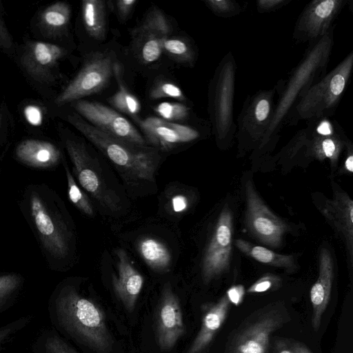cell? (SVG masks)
I'll return each mask as SVG.
<instances>
[{
  "label": "cell",
  "instance_id": "cell-42",
  "mask_svg": "<svg viewBox=\"0 0 353 353\" xmlns=\"http://www.w3.org/2000/svg\"><path fill=\"white\" fill-rule=\"evenodd\" d=\"M171 204L174 212L179 213L187 209L188 201L184 195L177 194L172 197Z\"/></svg>",
  "mask_w": 353,
  "mask_h": 353
},
{
  "label": "cell",
  "instance_id": "cell-43",
  "mask_svg": "<svg viewBox=\"0 0 353 353\" xmlns=\"http://www.w3.org/2000/svg\"><path fill=\"white\" fill-rule=\"evenodd\" d=\"M274 353H295L288 343L283 341H276L274 344Z\"/></svg>",
  "mask_w": 353,
  "mask_h": 353
},
{
  "label": "cell",
  "instance_id": "cell-16",
  "mask_svg": "<svg viewBox=\"0 0 353 353\" xmlns=\"http://www.w3.org/2000/svg\"><path fill=\"white\" fill-rule=\"evenodd\" d=\"M170 32V23L161 10L154 8L147 14L132 32L137 52L143 63H150L159 59L163 43Z\"/></svg>",
  "mask_w": 353,
  "mask_h": 353
},
{
  "label": "cell",
  "instance_id": "cell-5",
  "mask_svg": "<svg viewBox=\"0 0 353 353\" xmlns=\"http://www.w3.org/2000/svg\"><path fill=\"white\" fill-rule=\"evenodd\" d=\"M353 69V50L298 100L288 114L284 126L296 125L303 120L332 117L347 89Z\"/></svg>",
  "mask_w": 353,
  "mask_h": 353
},
{
  "label": "cell",
  "instance_id": "cell-34",
  "mask_svg": "<svg viewBox=\"0 0 353 353\" xmlns=\"http://www.w3.org/2000/svg\"><path fill=\"white\" fill-rule=\"evenodd\" d=\"M154 110L161 119L170 122L184 121L190 114V107L177 102H162Z\"/></svg>",
  "mask_w": 353,
  "mask_h": 353
},
{
  "label": "cell",
  "instance_id": "cell-10",
  "mask_svg": "<svg viewBox=\"0 0 353 353\" xmlns=\"http://www.w3.org/2000/svg\"><path fill=\"white\" fill-rule=\"evenodd\" d=\"M352 10V0H313L299 15L292 39L296 43H310L325 35L335 25L344 8Z\"/></svg>",
  "mask_w": 353,
  "mask_h": 353
},
{
  "label": "cell",
  "instance_id": "cell-19",
  "mask_svg": "<svg viewBox=\"0 0 353 353\" xmlns=\"http://www.w3.org/2000/svg\"><path fill=\"white\" fill-rule=\"evenodd\" d=\"M115 253L118 259V274H112L113 289L125 310L131 312L142 290L144 279L132 265L124 250L118 249Z\"/></svg>",
  "mask_w": 353,
  "mask_h": 353
},
{
  "label": "cell",
  "instance_id": "cell-30",
  "mask_svg": "<svg viewBox=\"0 0 353 353\" xmlns=\"http://www.w3.org/2000/svg\"><path fill=\"white\" fill-rule=\"evenodd\" d=\"M24 283L20 274H0V314L8 310L16 302Z\"/></svg>",
  "mask_w": 353,
  "mask_h": 353
},
{
  "label": "cell",
  "instance_id": "cell-31",
  "mask_svg": "<svg viewBox=\"0 0 353 353\" xmlns=\"http://www.w3.org/2000/svg\"><path fill=\"white\" fill-rule=\"evenodd\" d=\"M163 52L183 63L192 64L196 59L195 49L185 38L168 37L163 43Z\"/></svg>",
  "mask_w": 353,
  "mask_h": 353
},
{
  "label": "cell",
  "instance_id": "cell-28",
  "mask_svg": "<svg viewBox=\"0 0 353 353\" xmlns=\"http://www.w3.org/2000/svg\"><path fill=\"white\" fill-rule=\"evenodd\" d=\"M32 353H78L52 328L40 330L34 339Z\"/></svg>",
  "mask_w": 353,
  "mask_h": 353
},
{
  "label": "cell",
  "instance_id": "cell-3",
  "mask_svg": "<svg viewBox=\"0 0 353 353\" xmlns=\"http://www.w3.org/2000/svg\"><path fill=\"white\" fill-rule=\"evenodd\" d=\"M22 207L46 260L57 269L69 256L72 239L57 195L46 184L30 185Z\"/></svg>",
  "mask_w": 353,
  "mask_h": 353
},
{
  "label": "cell",
  "instance_id": "cell-2",
  "mask_svg": "<svg viewBox=\"0 0 353 353\" xmlns=\"http://www.w3.org/2000/svg\"><path fill=\"white\" fill-rule=\"evenodd\" d=\"M335 26L336 24L325 35L309 43L298 64L274 86L277 99L259 150L277 142L285 120L293 106L311 86L326 74L334 46Z\"/></svg>",
  "mask_w": 353,
  "mask_h": 353
},
{
  "label": "cell",
  "instance_id": "cell-33",
  "mask_svg": "<svg viewBox=\"0 0 353 353\" xmlns=\"http://www.w3.org/2000/svg\"><path fill=\"white\" fill-rule=\"evenodd\" d=\"M204 3L213 14L222 18L236 17L243 12L248 6L246 1L234 0H207Z\"/></svg>",
  "mask_w": 353,
  "mask_h": 353
},
{
  "label": "cell",
  "instance_id": "cell-18",
  "mask_svg": "<svg viewBox=\"0 0 353 353\" xmlns=\"http://www.w3.org/2000/svg\"><path fill=\"white\" fill-rule=\"evenodd\" d=\"M65 50L54 43L34 41L29 42L23 53L21 63L28 74L36 81L50 82L53 70Z\"/></svg>",
  "mask_w": 353,
  "mask_h": 353
},
{
  "label": "cell",
  "instance_id": "cell-11",
  "mask_svg": "<svg viewBox=\"0 0 353 353\" xmlns=\"http://www.w3.org/2000/svg\"><path fill=\"white\" fill-rule=\"evenodd\" d=\"M65 147L73 166V172L80 185L101 205L112 211L118 209V203L107 188L101 170L85 145L68 138Z\"/></svg>",
  "mask_w": 353,
  "mask_h": 353
},
{
  "label": "cell",
  "instance_id": "cell-17",
  "mask_svg": "<svg viewBox=\"0 0 353 353\" xmlns=\"http://www.w3.org/2000/svg\"><path fill=\"white\" fill-rule=\"evenodd\" d=\"M134 119L143 132L147 143L156 149L169 150L179 144L192 142L201 137V132L196 128L168 121L160 117L141 119L134 117Z\"/></svg>",
  "mask_w": 353,
  "mask_h": 353
},
{
  "label": "cell",
  "instance_id": "cell-45",
  "mask_svg": "<svg viewBox=\"0 0 353 353\" xmlns=\"http://www.w3.org/2000/svg\"><path fill=\"white\" fill-rule=\"evenodd\" d=\"M2 123H3V115H2V114L0 113V129L1 128Z\"/></svg>",
  "mask_w": 353,
  "mask_h": 353
},
{
  "label": "cell",
  "instance_id": "cell-4",
  "mask_svg": "<svg viewBox=\"0 0 353 353\" xmlns=\"http://www.w3.org/2000/svg\"><path fill=\"white\" fill-rule=\"evenodd\" d=\"M68 121L124 174L139 180L152 181L160 161L157 150L139 146L112 137L96 128L77 113Z\"/></svg>",
  "mask_w": 353,
  "mask_h": 353
},
{
  "label": "cell",
  "instance_id": "cell-39",
  "mask_svg": "<svg viewBox=\"0 0 353 353\" xmlns=\"http://www.w3.org/2000/svg\"><path fill=\"white\" fill-rule=\"evenodd\" d=\"M137 0H118L115 2V9L121 21H125L129 17Z\"/></svg>",
  "mask_w": 353,
  "mask_h": 353
},
{
  "label": "cell",
  "instance_id": "cell-24",
  "mask_svg": "<svg viewBox=\"0 0 353 353\" xmlns=\"http://www.w3.org/2000/svg\"><path fill=\"white\" fill-rule=\"evenodd\" d=\"M137 248L141 258L152 270L161 272L168 271L172 256L167 246L161 241L145 237L138 242Z\"/></svg>",
  "mask_w": 353,
  "mask_h": 353
},
{
  "label": "cell",
  "instance_id": "cell-9",
  "mask_svg": "<svg viewBox=\"0 0 353 353\" xmlns=\"http://www.w3.org/2000/svg\"><path fill=\"white\" fill-rule=\"evenodd\" d=\"M114 63L110 53L97 52L92 54L56 98V104L63 105L101 91L110 81Z\"/></svg>",
  "mask_w": 353,
  "mask_h": 353
},
{
  "label": "cell",
  "instance_id": "cell-35",
  "mask_svg": "<svg viewBox=\"0 0 353 353\" xmlns=\"http://www.w3.org/2000/svg\"><path fill=\"white\" fill-rule=\"evenodd\" d=\"M31 321L30 316H24L0 327V352L15 338L17 334L26 328Z\"/></svg>",
  "mask_w": 353,
  "mask_h": 353
},
{
  "label": "cell",
  "instance_id": "cell-23",
  "mask_svg": "<svg viewBox=\"0 0 353 353\" xmlns=\"http://www.w3.org/2000/svg\"><path fill=\"white\" fill-rule=\"evenodd\" d=\"M14 154L21 163L37 169L54 167L62 157L60 150L54 144L39 139L21 141L16 147Z\"/></svg>",
  "mask_w": 353,
  "mask_h": 353
},
{
  "label": "cell",
  "instance_id": "cell-13",
  "mask_svg": "<svg viewBox=\"0 0 353 353\" xmlns=\"http://www.w3.org/2000/svg\"><path fill=\"white\" fill-rule=\"evenodd\" d=\"M232 212L225 205L219 214L203 254L201 275L205 284L230 268L232 251Z\"/></svg>",
  "mask_w": 353,
  "mask_h": 353
},
{
  "label": "cell",
  "instance_id": "cell-8",
  "mask_svg": "<svg viewBox=\"0 0 353 353\" xmlns=\"http://www.w3.org/2000/svg\"><path fill=\"white\" fill-rule=\"evenodd\" d=\"M288 316L281 304L265 308L241 328L229 353H267L271 334L288 320Z\"/></svg>",
  "mask_w": 353,
  "mask_h": 353
},
{
  "label": "cell",
  "instance_id": "cell-20",
  "mask_svg": "<svg viewBox=\"0 0 353 353\" xmlns=\"http://www.w3.org/2000/svg\"><path fill=\"white\" fill-rule=\"evenodd\" d=\"M322 214L330 221L337 234L345 241L350 263L353 251V201L345 192L335 191L332 199L325 202Z\"/></svg>",
  "mask_w": 353,
  "mask_h": 353
},
{
  "label": "cell",
  "instance_id": "cell-40",
  "mask_svg": "<svg viewBox=\"0 0 353 353\" xmlns=\"http://www.w3.org/2000/svg\"><path fill=\"white\" fill-rule=\"evenodd\" d=\"M245 290L242 285L231 287L226 292V295L230 303L239 305L243 301Z\"/></svg>",
  "mask_w": 353,
  "mask_h": 353
},
{
  "label": "cell",
  "instance_id": "cell-12",
  "mask_svg": "<svg viewBox=\"0 0 353 353\" xmlns=\"http://www.w3.org/2000/svg\"><path fill=\"white\" fill-rule=\"evenodd\" d=\"M246 199L245 223L249 232L258 241L272 248H279L288 225L268 208L257 194L252 182L245 186Z\"/></svg>",
  "mask_w": 353,
  "mask_h": 353
},
{
  "label": "cell",
  "instance_id": "cell-41",
  "mask_svg": "<svg viewBox=\"0 0 353 353\" xmlns=\"http://www.w3.org/2000/svg\"><path fill=\"white\" fill-rule=\"evenodd\" d=\"M12 45V39L3 21L0 17V46L9 49Z\"/></svg>",
  "mask_w": 353,
  "mask_h": 353
},
{
  "label": "cell",
  "instance_id": "cell-32",
  "mask_svg": "<svg viewBox=\"0 0 353 353\" xmlns=\"http://www.w3.org/2000/svg\"><path fill=\"white\" fill-rule=\"evenodd\" d=\"M70 201L83 213L88 216L94 214V209L88 196L77 185L65 161L63 162Z\"/></svg>",
  "mask_w": 353,
  "mask_h": 353
},
{
  "label": "cell",
  "instance_id": "cell-26",
  "mask_svg": "<svg viewBox=\"0 0 353 353\" xmlns=\"http://www.w3.org/2000/svg\"><path fill=\"white\" fill-rule=\"evenodd\" d=\"M82 18L88 34L94 39L105 37L106 21L105 2L101 0L82 1Z\"/></svg>",
  "mask_w": 353,
  "mask_h": 353
},
{
  "label": "cell",
  "instance_id": "cell-6",
  "mask_svg": "<svg viewBox=\"0 0 353 353\" xmlns=\"http://www.w3.org/2000/svg\"><path fill=\"white\" fill-rule=\"evenodd\" d=\"M237 65L232 51L219 61L210 82L208 112L212 132L216 143L227 148L235 137L234 100Z\"/></svg>",
  "mask_w": 353,
  "mask_h": 353
},
{
  "label": "cell",
  "instance_id": "cell-38",
  "mask_svg": "<svg viewBox=\"0 0 353 353\" xmlns=\"http://www.w3.org/2000/svg\"><path fill=\"white\" fill-rule=\"evenodd\" d=\"M292 0H257L256 8L259 13L276 12L288 6Z\"/></svg>",
  "mask_w": 353,
  "mask_h": 353
},
{
  "label": "cell",
  "instance_id": "cell-25",
  "mask_svg": "<svg viewBox=\"0 0 353 353\" xmlns=\"http://www.w3.org/2000/svg\"><path fill=\"white\" fill-rule=\"evenodd\" d=\"M234 243L241 252L260 263L287 270H293L295 268L292 255L277 254L267 248L254 245L241 239L235 240Z\"/></svg>",
  "mask_w": 353,
  "mask_h": 353
},
{
  "label": "cell",
  "instance_id": "cell-7",
  "mask_svg": "<svg viewBox=\"0 0 353 353\" xmlns=\"http://www.w3.org/2000/svg\"><path fill=\"white\" fill-rule=\"evenodd\" d=\"M275 95L273 87L246 97L236 124L235 137L241 151L258 149L272 118Z\"/></svg>",
  "mask_w": 353,
  "mask_h": 353
},
{
  "label": "cell",
  "instance_id": "cell-1",
  "mask_svg": "<svg viewBox=\"0 0 353 353\" xmlns=\"http://www.w3.org/2000/svg\"><path fill=\"white\" fill-rule=\"evenodd\" d=\"M48 310L54 326L77 343L97 353H110L113 340L102 308L83 296L69 282L58 285L50 295Z\"/></svg>",
  "mask_w": 353,
  "mask_h": 353
},
{
  "label": "cell",
  "instance_id": "cell-36",
  "mask_svg": "<svg viewBox=\"0 0 353 353\" xmlns=\"http://www.w3.org/2000/svg\"><path fill=\"white\" fill-rule=\"evenodd\" d=\"M150 98L152 100L162 98H172L181 101L185 100V97L181 88L169 81H161L154 85L150 91Z\"/></svg>",
  "mask_w": 353,
  "mask_h": 353
},
{
  "label": "cell",
  "instance_id": "cell-15",
  "mask_svg": "<svg viewBox=\"0 0 353 353\" xmlns=\"http://www.w3.org/2000/svg\"><path fill=\"white\" fill-rule=\"evenodd\" d=\"M154 327L162 351L171 350L185 333L180 302L168 283L164 285L155 310Z\"/></svg>",
  "mask_w": 353,
  "mask_h": 353
},
{
  "label": "cell",
  "instance_id": "cell-44",
  "mask_svg": "<svg viewBox=\"0 0 353 353\" xmlns=\"http://www.w3.org/2000/svg\"><path fill=\"white\" fill-rule=\"evenodd\" d=\"M295 353H312L309 349L299 342H294L291 345Z\"/></svg>",
  "mask_w": 353,
  "mask_h": 353
},
{
  "label": "cell",
  "instance_id": "cell-29",
  "mask_svg": "<svg viewBox=\"0 0 353 353\" xmlns=\"http://www.w3.org/2000/svg\"><path fill=\"white\" fill-rule=\"evenodd\" d=\"M70 6L63 1L54 3L45 8L40 15V22L48 32L57 33L63 31L70 19Z\"/></svg>",
  "mask_w": 353,
  "mask_h": 353
},
{
  "label": "cell",
  "instance_id": "cell-21",
  "mask_svg": "<svg viewBox=\"0 0 353 353\" xmlns=\"http://www.w3.org/2000/svg\"><path fill=\"white\" fill-rule=\"evenodd\" d=\"M333 277L334 265L331 254L327 249L323 248L319 255V276L310 290L312 325L316 330L321 325L323 314L330 301Z\"/></svg>",
  "mask_w": 353,
  "mask_h": 353
},
{
  "label": "cell",
  "instance_id": "cell-22",
  "mask_svg": "<svg viewBox=\"0 0 353 353\" xmlns=\"http://www.w3.org/2000/svg\"><path fill=\"white\" fill-rule=\"evenodd\" d=\"M230 302L226 294L203 308L201 328L186 353H203L224 323Z\"/></svg>",
  "mask_w": 353,
  "mask_h": 353
},
{
  "label": "cell",
  "instance_id": "cell-27",
  "mask_svg": "<svg viewBox=\"0 0 353 353\" xmlns=\"http://www.w3.org/2000/svg\"><path fill=\"white\" fill-rule=\"evenodd\" d=\"M121 72L120 64L114 62L113 73L118 84V90L108 99V102L117 110L134 117L141 110V103L123 83Z\"/></svg>",
  "mask_w": 353,
  "mask_h": 353
},
{
  "label": "cell",
  "instance_id": "cell-37",
  "mask_svg": "<svg viewBox=\"0 0 353 353\" xmlns=\"http://www.w3.org/2000/svg\"><path fill=\"white\" fill-rule=\"evenodd\" d=\"M281 284L279 277L274 275H265L254 283L248 290L249 293H260L275 290Z\"/></svg>",
  "mask_w": 353,
  "mask_h": 353
},
{
  "label": "cell",
  "instance_id": "cell-14",
  "mask_svg": "<svg viewBox=\"0 0 353 353\" xmlns=\"http://www.w3.org/2000/svg\"><path fill=\"white\" fill-rule=\"evenodd\" d=\"M73 107L78 114L103 132L136 145L148 146L137 129L114 110L99 102L85 100L74 101Z\"/></svg>",
  "mask_w": 353,
  "mask_h": 353
}]
</instances>
